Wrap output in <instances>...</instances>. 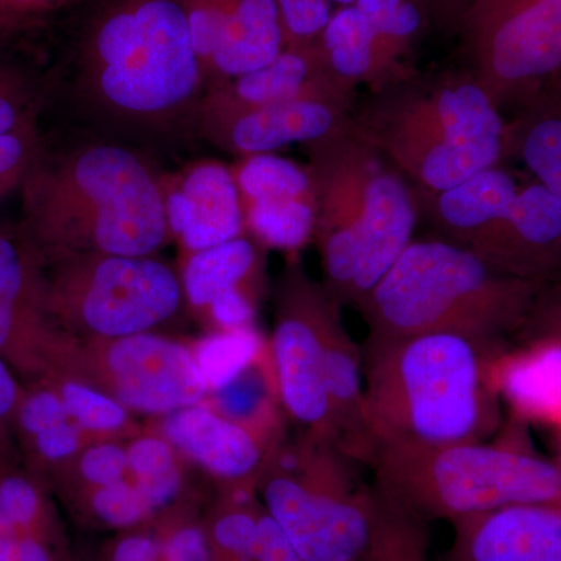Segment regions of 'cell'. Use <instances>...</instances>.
Returning <instances> with one entry per match:
<instances>
[{
  "label": "cell",
  "mask_w": 561,
  "mask_h": 561,
  "mask_svg": "<svg viewBox=\"0 0 561 561\" xmlns=\"http://www.w3.org/2000/svg\"><path fill=\"white\" fill-rule=\"evenodd\" d=\"M253 561H305L278 523L262 508Z\"/></svg>",
  "instance_id": "cell-42"
},
{
  "label": "cell",
  "mask_w": 561,
  "mask_h": 561,
  "mask_svg": "<svg viewBox=\"0 0 561 561\" xmlns=\"http://www.w3.org/2000/svg\"><path fill=\"white\" fill-rule=\"evenodd\" d=\"M516 337L523 343L542 339L561 342V278L542 287Z\"/></svg>",
  "instance_id": "cell-41"
},
{
  "label": "cell",
  "mask_w": 561,
  "mask_h": 561,
  "mask_svg": "<svg viewBox=\"0 0 561 561\" xmlns=\"http://www.w3.org/2000/svg\"><path fill=\"white\" fill-rule=\"evenodd\" d=\"M448 561H561V504L507 505L453 523Z\"/></svg>",
  "instance_id": "cell-18"
},
{
  "label": "cell",
  "mask_w": 561,
  "mask_h": 561,
  "mask_svg": "<svg viewBox=\"0 0 561 561\" xmlns=\"http://www.w3.org/2000/svg\"><path fill=\"white\" fill-rule=\"evenodd\" d=\"M332 3H337L341 7H351L357 2V0H331Z\"/></svg>",
  "instance_id": "cell-48"
},
{
  "label": "cell",
  "mask_w": 561,
  "mask_h": 561,
  "mask_svg": "<svg viewBox=\"0 0 561 561\" xmlns=\"http://www.w3.org/2000/svg\"><path fill=\"white\" fill-rule=\"evenodd\" d=\"M332 443L305 435L276 445L257 489L262 508L279 524L305 561L367 560L371 486Z\"/></svg>",
  "instance_id": "cell-8"
},
{
  "label": "cell",
  "mask_w": 561,
  "mask_h": 561,
  "mask_svg": "<svg viewBox=\"0 0 561 561\" xmlns=\"http://www.w3.org/2000/svg\"><path fill=\"white\" fill-rule=\"evenodd\" d=\"M463 249L518 278H561V203L537 181L522 184L507 208Z\"/></svg>",
  "instance_id": "cell-14"
},
{
  "label": "cell",
  "mask_w": 561,
  "mask_h": 561,
  "mask_svg": "<svg viewBox=\"0 0 561 561\" xmlns=\"http://www.w3.org/2000/svg\"><path fill=\"white\" fill-rule=\"evenodd\" d=\"M501 348L502 343L453 332L365 342L364 415L370 454L376 448L482 442L493 434L501 408L491 367Z\"/></svg>",
  "instance_id": "cell-3"
},
{
  "label": "cell",
  "mask_w": 561,
  "mask_h": 561,
  "mask_svg": "<svg viewBox=\"0 0 561 561\" xmlns=\"http://www.w3.org/2000/svg\"><path fill=\"white\" fill-rule=\"evenodd\" d=\"M245 231L261 247L297 253L312 241L313 192H278L241 203Z\"/></svg>",
  "instance_id": "cell-27"
},
{
  "label": "cell",
  "mask_w": 561,
  "mask_h": 561,
  "mask_svg": "<svg viewBox=\"0 0 561 561\" xmlns=\"http://www.w3.org/2000/svg\"><path fill=\"white\" fill-rule=\"evenodd\" d=\"M76 72L81 105L125 130L195 127L206 95L181 0H95Z\"/></svg>",
  "instance_id": "cell-1"
},
{
  "label": "cell",
  "mask_w": 561,
  "mask_h": 561,
  "mask_svg": "<svg viewBox=\"0 0 561 561\" xmlns=\"http://www.w3.org/2000/svg\"><path fill=\"white\" fill-rule=\"evenodd\" d=\"M60 393L70 419L87 435L111 440L131 431L130 411L116 398L73 378L44 379Z\"/></svg>",
  "instance_id": "cell-32"
},
{
  "label": "cell",
  "mask_w": 561,
  "mask_h": 561,
  "mask_svg": "<svg viewBox=\"0 0 561 561\" xmlns=\"http://www.w3.org/2000/svg\"><path fill=\"white\" fill-rule=\"evenodd\" d=\"M262 505L225 502L206 527L214 561H253Z\"/></svg>",
  "instance_id": "cell-35"
},
{
  "label": "cell",
  "mask_w": 561,
  "mask_h": 561,
  "mask_svg": "<svg viewBox=\"0 0 561 561\" xmlns=\"http://www.w3.org/2000/svg\"><path fill=\"white\" fill-rule=\"evenodd\" d=\"M523 162L561 203V77L505 125V160Z\"/></svg>",
  "instance_id": "cell-25"
},
{
  "label": "cell",
  "mask_w": 561,
  "mask_h": 561,
  "mask_svg": "<svg viewBox=\"0 0 561 561\" xmlns=\"http://www.w3.org/2000/svg\"><path fill=\"white\" fill-rule=\"evenodd\" d=\"M522 183L501 164L476 173L451 190L427 192L415 190L420 214L437 231L438 238L467 247L502 209L511 205Z\"/></svg>",
  "instance_id": "cell-22"
},
{
  "label": "cell",
  "mask_w": 561,
  "mask_h": 561,
  "mask_svg": "<svg viewBox=\"0 0 561 561\" xmlns=\"http://www.w3.org/2000/svg\"><path fill=\"white\" fill-rule=\"evenodd\" d=\"M353 110L339 103L294 101L201 113L195 128L203 138L239 158L273 153L290 144L312 142L350 119Z\"/></svg>",
  "instance_id": "cell-15"
},
{
  "label": "cell",
  "mask_w": 561,
  "mask_h": 561,
  "mask_svg": "<svg viewBox=\"0 0 561 561\" xmlns=\"http://www.w3.org/2000/svg\"><path fill=\"white\" fill-rule=\"evenodd\" d=\"M28 32L27 28L22 27L21 24L10 20L9 16L0 11V47L9 44L11 39L16 38V36L22 35V33Z\"/></svg>",
  "instance_id": "cell-46"
},
{
  "label": "cell",
  "mask_w": 561,
  "mask_h": 561,
  "mask_svg": "<svg viewBox=\"0 0 561 561\" xmlns=\"http://www.w3.org/2000/svg\"><path fill=\"white\" fill-rule=\"evenodd\" d=\"M357 10L397 60L411 57L416 41L431 25L424 0H357Z\"/></svg>",
  "instance_id": "cell-33"
},
{
  "label": "cell",
  "mask_w": 561,
  "mask_h": 561,
  "mask_svg": "<svg viewBox=\"0 0 561 561\" xmlns=\"http://www.w3.org/2000/svg\"><path fill=\"white\" fill-rule=\"evenodd\" d=\"M160 435L181 456L231 486H257L278 445L273 435L236 423L202 402L162 416Z\"/></svg>",
  "instance_id": "cell-16"
},
{
  "label": "cell",
  "mask_w": 561,
  "mask_h": 561,
  "mask_svg": "<svg viewBox=\"0 0 561 561\" xmlns=\"http://www.w3.org/2000/svg\"><path fill=\"white\" fill-rule=\"evenodd\" d=\"M494 387L523 419L561 426V342L542 339L502 353L491 367Z\"/></svg>",
  "instance_id": "cell-23"
},
{
  "label": "cell",
  "mask_w": 561,
  "mask_h": 561,
  "mask_svg": "<svg viewBox=\"0 0 561 561\" xmlns=\"http://www.w3.org/2000/svg\"><path fill=\"white\" fill-rule=\"evenodd\" d=\"M472 0H424L431 24L440 31L456 33L457 25Z\"/></svg>",
  "instance_id": "cell-45"
},
{
  "label": "cell",
  "mask_w": 561,
  "mask_h": 561,
  "mask_svg": "<svg viewBox=\"0 0 561 561\" xmlns=\"http://www.w3.org/2000/svg\"><path fill=\"white\" fill-rule=\"evenodd\" d=\"M351 119L415 190H451L505 160L507 121L465 69L386 84Z\"/></svg>",
  "instance_id": "cell-5"
},
{
  "label": "cell",
  "mask_w": 561,
  "mask_h": 561,
  "mask_svg": "<svg viewBox=\"0 0 561 561\" xmlns=\"http://www.w3.org/2000/svg\"><path fill=\"white\" fill-rule=\"evenodd\" d=\"M341 312L323 283L312 279L300 262H290L276 294L271 346L275 390L284 411L306 435L339 448V431L324 383L328 331Z\"/></svg>",
  "instance_id": "cell-11"
},
{
  "label": "cell",
  "mask_w": 561,
  "mask_h": 561,
  "mask_svg": "<svg viewBox=\"0 0 561 561\" xmlns=\"http://www.w3.org/2000/svg\"><path fill=\"white\" fill-rule=\"evenodd\" d=\"M13 467V451H11L10 448H7V446H3L2 443H0V476H2L3 472L9 471L10 468Z\"/></svg>",
  "instance_id": "cell-47"
},
{
  "label": "cell",
  "mask_w": 561,
  "mask_h": 561,
  "mask_svg": "<svg viewBox=\"0 0 561 561\" xmlns=\"http://www.w3.org/2000/svg\"><path fill=\"white\" fill-rule=\"evenodd\" d=\"M283 47L276 0H241L210 58L206 94L268 65Z\"/></svg>",
  "instance_id": "cell-24"
},
{
  "label": "cell",
  "mask_w": 561,
  "mask_h": 561,
  "mask_svg": "<svg viewBox=\"0 0 561 561\" xmlns=\"http://www.w3.org/2000/svg\"><path fill=\"white\" fill-rule=\"evenodd\" d=\"M162 186L169 230L190 253L245 234L238 186L221 162H195L176 175L162 176Z\"/></svg>",
  "instance_id": "cell-17"
},
{
  "label": "cell",
  "mask_w": 561,
  "mask_h": 561,
  "mask_svg": "<svg viewBox=\"0 0 561 561\" xmlns=\"http://www.w3.org/2000/svg\"><path fill=\"white\" fill-rule=\"evenodd\" d=\"M251 365L234 381L227 383L219 390L210 391L214 409L220 415L227 416L236 423L249 426L251 430L273 434V424L268 423L267 415L271 412V387H275V379L271 373L264 370L261 362Z\"/></svg>",
  "instance_id": "cell-34"
},
{
  "label": "cell",
  "mask_w": 561,
  "mask_h": 561,
  "mask_svg": "<svg viewBox=\"0 0 561 561\" xmlns=\"http://www.w3.org/2000/svg\"><path fill=\"white\" fill-rule=\"evenodd\" d=\"M58 378L90 383L128 411L147 415H169L201 404L209 394L192 350L157 332L79 343Z\"/></svg>",
  "instance_id": "cell-12"
},
{
  "label": "cell",
  "mask_w": 561,
  "mask_h": 561,
  "mask_svg": "<svg viewBox=\"0 0 561 561\" xmlns=\"http://www.w3.org/2000/svg\"><path fill=\"white\" fill-rule=\"evenodd\" d=\"M20 191L21 228L44 260L153 256L172 239L161 173L119 144L43 151Z\"/></svg>",
  "instance_id": "cell-2"
},
{
  "label": "cell",
  "mask_w": 561,
  "mask_h": 561,
  "mask_svg": "<svg viewBox=\"0 0 561 561\" xmlns=\"http://www.w3.org/2000/svg\"><path fill=\"white\" fill-rule=\"evenodd\" d=\"M181 3L190 22L192 41L205 79L221 32L238 10L241 0H181Z\"/></svg>",
  "instance_id": "cell-39"
},
{
  "label": "cell",
  "mask_w": 561,
  "mask_h": 561,
  "mask_svg": "<svg viewBox=\"0 0 561 561\" xmlns=\"http://www.w3.org/2000/svg\"><path fill=\"white\" fill-rule=\"evenodd\" d=\"M305 99L339 103L351 110L356 106V92L332 79L313 44L301 49H283L268 65L209 91L198 114Z\"/></svg>",
  "instance_id": "cell-19"
},
{
  "label": "cell",
  "mask_w": 561,
  "mask_h": 561,
  "mask_svg": "<svg viewBox=\"0 0 561 561\" xmlns=\"http://www.w3.org/2000/svg\"><path fill=\"white\" fill-rule=\"evenodd\" d=\"M192 354L210 393L261 360L264 343L254 328L219 330L195 343Z\"/></svg>",
  "instance_id": "cell-31"
},
{
  "label": "cell",
  "mask_w": 561,
  "mask_h": 561,
  "mask_svg": "<svg viewBox=\"0 0 561 561\" xmlns=\"http://www.w3.org/2000/svg\"><path fill=\"white\" fill-rule=\"evenodd\" d=\"M128 472L160 516L171 511L183 489L176 449L162 435L135 437L127 446Z\"/></svg>",
  "instance_id": "cell-29"
},
{
  "label": "cell",
  "mask_w": 561,
  "mask_h": 561,
  "mask_svg": "<svg viewBox=\"0 0 561 561\" xmlns=\"http://www.w3.org/2000/svg\"><path fill=\"white\" fill-rule=\"evenodd\" d=\"M546 284L508 275L445 239H424L409 243L359 311L367 342L453 332L504 343L522 331Z\"/></svg>",
  "instance_id": "cell-6"
},
{
  "label": "cell",
  "mask_w": 561,
  "mask_h": 561,
  "mask_svg": "<svg viewBox=\"0 0 561 561\" xmlns=\"http://www.w3.org/2000/svg\"><path fill=\"white\" fill-rule=\"evenodd\" d=\"M77 0H0V11L27 31L39 27L47 18Z\"/></svg>",
  "instance_id": "cell-44"
},
{
  "label": "cell",
  "mask_w": 561,
  "mask_h": 561,
  "mask_svg": "<svg viewBox=\"0 0 561 561\" xmlns=\"http://www.w3.org/2000/svg\"><path fill=\"white\" fill-rule=\"evenodd\" d=\"M283 49L309 47L330 24L331 0H276Z\"/></svg>",
  "instance_id": "cell-37"
},
{
  "label": "cell",
  "mask_w": 561,
  "mask_h": 561,
  "mask_svg": "<svg viewBox=\"0 0 561 561\" xmlns=\"http://www.w3.org/2000/svg\"><path fill=\"white\" fill-rule=\"evenodd\" d=\"M24 382L13 367L0 356V443L11 448L13 442L14 419L18 405L24 394Z\"/></svg>",
  "instance_id": "cell-43"
},
{
  "label": "cell",
  "mask_w": 561,
  "mask_h": 561,
  "mask_svg": "<svg viewBox=\"0 0 561 561\" xmlns=\"http://www.w3.org/2000/svg\"><path fill=\"white\" fill-rule=\"evenodd\" d=\"M261 245L245 234L213 249L195 251L181 273L187 305L205 312L210 302L232 290L253 291L261 273Z\"/></svg>",
  "instance_id": "cell-26"
},
{
  "label": "cell",
  "mask_w": 561,
  "mask_h": 561,
  "mask_svg": "<svg viewBox=\"0 0 561 561\" xmlns=\"http://www.w3.org/2000/svg\"><path fill=\"white\" fill-rule=\"evenodd\" d=\"M305 147L324 289L339 305L359 309L413 241L415 190L351 117Z\"/></svg>",
  "instance_id": "cell-4"
},
{
  "label": "cell",
  "mask_w": 561,
  "mask_h": 561,
  "mask_svg": "<svg viewBox=\"0 0 561 561\" xmlns=\"http://www.w3.org/2000/svg\"><path fill=\"white\" fill-rule=\"evenodd\" d=\"M368 561H430L424 522L389 494L371 485Z\"/></svg>",
  "instance_id": "cell-28"
},
{
  "label": "cell",
  "mask_w": 561,
  "mask_h": 561,
  "mask_svg": "<svg viewBox=\"0 0 561 561\" xmlns=\"http://www.w3.org/2000/svg\"><path fill=\"white\" fill-rule=\"evenodd\" d=\"M44 262L51 320L80 345L154 332L186 305L181 275L154 256L88 253Z\"/></svg>",
  "instance_id": "cell-9"
},
{
  "label": "cell",
  "mask_w": 561,
  "mask_h": 561,
  "mask_svg": "<svg viewBox=\"0 0 561 561\" xmlns=\"http://www.w3.org/2000/svg\"><path fill=\"white\" fill-rule=\"evenodd\" d=\"M456 35L461 69L502 114L561 77V0H472Z\"/></svg>",
  "instance_id": "cell-10"
},
{
  "label": "cell",
  "mask_w": 561,
  "mask_h": 561,
  "mask_svg": "<svg viewBox=\"0 0 561 561\" xmlns=\"http://www.w3.org/2000/svg\"><path fill=\"white\" fill-rule=\"evenodd\" d=\"M50 486L28 470L0 476V561H79Z\"/></svg>",
  "instance_id": "cell-20"
},
{
  "label": "cell",
  "mask_w": 561,
  "mask_h": 561,
  "mask_svg": "<svg viewBox=\"0 0 561 561\" xmlns=\"http://www.w3.org/2000/svg\"><path fill=\"white\" fill-rule=\"evenodd\" d=\"M313 47L332 79L348 91L356 92L360 83L379 90L415 73L386 49L370 22L354 5L334 11Z\"/></svg>",
  "instance_id": "cell-21"
},
{
  "label": "cell",
  "mask_w": 561,
  "mask_h": 561,
  "mask_svg": "<svg viewBox=\"0 0 561 561\" xmlns=\"http://www.w3.org/2000/svg\"><path fill=\"white\" fill-rule=\"evenodd\" d=\"M69 511L94 529L127 531L160 519L131 479L101 486L70 501Z\"/></svg>",
  "instance_id": "cell-30"
},
{
  "label": "cell",
  "mask_w": 561,
  "mask_h": 561,
  "mask_svg": "<svg viewBox=\"0 0 561 561\" xmlns=\"http://www.w3.org/2000/svg\"><path fill=\"white\" fill-rule=\"evenodd\" d=\"M39 92L20 66L0 61V136L36 121Z\"/></svg>",
  "instance_id": "cell-36"
},
{
  "label": "cell",
  "mask_w": 561,
  "mask_h": 561,
  "mask_svg": "<svg viewBox=\"0 0 561 561\" xmlns=\"http://www.w3.org/2000/svg\"><path fill=\"white\" fill-rule=\"evenodd\" d=\"M151 524V523H150ZM121 531L103 546L98 561H168L164 530L153 526Z\"/></svg>",
  "instance_id": "cell-40"
},
{
  "label": "cell",
  "mask_w": 561,
  "mask_h": 561,
  "mask_svg": "<svg viewBox=\"0 0 561 561\" xmlns=\"http://www.w3.org/2000/svg\"><path fill=\"white\" fill-rule=\"evenodd\" d=\"M79 561H87V560H83V559H81V557H80V560H79Z\"/></svg>",
  "instance_id": "cell-49"
},
{
  "label": "cell",
  "mask_w": 561,
  "mask_h": 561,
  "mask_svg": "<svg viewBox=\"0 0 561 561\" xmlns=\"http://www.w3.org/2000/svg\"><path fill=\"white\" fill-rule=\"evenodd\" d=\"M43 151L36 121L0 136V202L11 192L21 190Z\"/></svg>",
  "instance_id": "cell-38"
},
{
  "label": "cell",
  "mask_w": 561,
  "mask_h": 561,
  "mask_svg": "<svg viewBox=\"0 0 561 561\" xmlns=\"http://www.w3.org/2000/svg\"><path fill=\"white\" fill-rule=\"evenodd\" d=\"M77 345L47 309L43 254L21 225L0 227V356L31 383L62 375Z\"/></svg>",
  "instance_id": "cell-13"
},
{
  "label": "cell",
  "mask_w": 561,
  "mask_h": 561,
  "mask_svg": "<svg viewBox=\"0 0 561 561\" xmlns=\"http://www.w3.org/2000/svg\"><path fill=\"white\" fill-rule=\"evenodd\" d=\"M375 485L423 522L454 523L507 505L561 504V467L513 446L376 448Z\"/></svg>",
  "instance_id": "cell-7"
}]
</instances>
